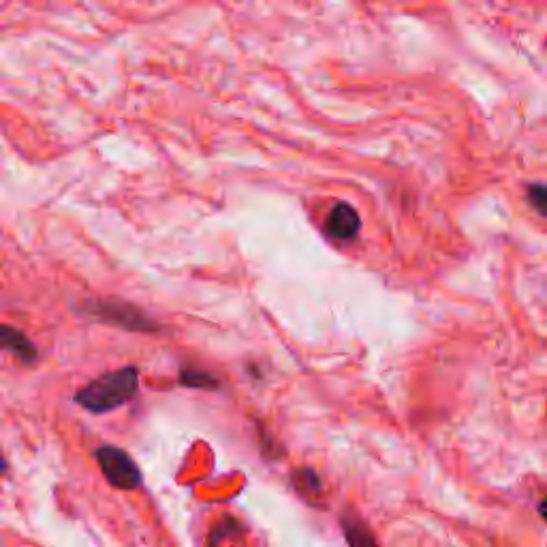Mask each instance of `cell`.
Masks as SVG:
<instances>
[{"label":"cell","mask_w":547,"mask_h":547,"mask_svg":"<svg viewBox=\"0 0 547 547\" xmlns=\"http://www.w3.org/2000/svg\"><path fill=\"white\" fill-rule=\"evenodd\" d=\"M139 385L137 368H120L107 372L103 377L90 381L86 387L75 394V402L82 404L90 413H107L114 411L124 402H129Z\"/></svg>","instance_id":"1"},{"label":"cell","mask_w":547,"mask_h":547,"mask_svg":"<svg viewBox=\"0 0 547 547\" xmlns=\"http://www.w3.org/2000/svg\"><path fill=\"white\" fill-rule=\"evenodd\" d=\"M84 310L92 319L122 327L131 332H159L161 325L144 315L137 306L122 300H90Z\"/></svg>","instance_id":"2"},{"label":"cell","mask_w":547,"mask_h":547,"mask_svg":"<svg viewBox=\"0 0 547 547\" xmlns=\"http://www.w3.org/2000/svg\"><path fill=\"white\" fill-rule=\"evenodd\" d=\"M101 473L118 490H135L142 483V473L127 451L118 447H99L95 451Z\"/></svg>","instance_id":"3"},{"label":"cell","mask_w":547,"mask_h":547,"mask_svg":"<svg viewBox=\"0 0 547 547\" xmlns=\"http://www.w3.org/2000/svg\"><path fill=\"white\" fill-rule=\"evenodd\" d=\"M359 227H362V221H359V214L355 212L353 206L345 201H338L336 206L327 214L323 229L327 233V238H332L336 242H349L357 236Z\"/></svg>","instance_id":"4"},{"label":"cell","mask_w":547,"mask_h":547,"mask_svg":"<svg viewBox=\"0 0 547 547\" xmlns=\"http://www.w3.org/2000/svg\"><path fill=\"white\" fill-rule=\"evenodd\" d=\"M0 349L13 353L24 364H33L39 357V351L30 338L11 325H0Z\"/></svg>","instance_id":"5"},{"label":"cell","mask_w":547,"mask_h":547,"mask_svg":"<svg viewBox=\"0 0 547 547\" xmlns=\"http://www.w3.org/2000/svg\"><path fill=\"white\" fill-rule=\"evenodd\" d=\"M208 547H244L242 526L236 520L223 518L208 535Z\"/></svg>","instance_id":"6"},{"label":"cell","mask_w":547,"mask_h":547,"mask_svg":"<svg viewBox=\"0 0 547 547\" xmlns=\"http://www.w3.org/2000/svg\"><path fill=\"white\" fill-rule=\"evenodd\" d=\"M342 535H345L349 547H379L377 539L370 533V528L353 513L342 515L340 520Z\"/></svg>","instance_id":"7"},{"label":"cell","mask_w":547,"mask_h":547,"mask_svg":"<svg viewBox=\"0 0 547 547\" xmlns=\"http://www.w3.org/2000/svg\"><path fill=\"white\" fill-rule=\"evenodd\" d=\"M180 383L186 387H197V389H216L218 381L212 377V374L195 370V368H184L180 372Z\"/></svg>","instance_id":"8"},{"label":"cell","mask_w":547,"mask_h":547,"mask_svg":"<svg viewBox=\"0 0 547 547\" xmlns=\"http://www.w3.org/2000/svg\"><path fill=\"white\" fill-rule=\"evenodd\" d=\"M295 486L308 496H315L321 492V481L315 473L310 471V468H302L300 473H295Z\"/></svg>","instance_id":"9"},{"label":"cell","mask_w":547,"mask_h":547,"mask_svg":"<svg viewBox=\"0 0 547 547\" xmlns=\"http://www.w3.org/2000/svg\"><path fill=\"white\" fill-rule=\"evenodd\" d=\"M528 201L533 203V208L547 218V186L543 184H530L528 186Z\"/></svg>","instance_id":"10"},{"label":"cell","mask_w":547,"mask_h":547,"mask_svg":"<svg viewBox=\"0 0 547 547\" xmlns=\"http://www.w3.org/2000/svg\"><path fill=\"white\" fill-rule=\"evenodd\" d=\"M539 513L543 515V520L547 522V498L541 500V505H539Z\"/></svg>","instance_id":"11"},{"label":"cell","mask_w":547,"mask_h":547,"mask_svg":"<svg viewBox=\"0 0 547 547\" xmlns=\"http://www.w3.org/2000/svg\"><path fill=\"white\" fill-rule=\"evenodd\" d=\"M5 471H7V462H5L3 456H0V475H3Z\"/></svg>","instance_id":"12"}]
</instances>
